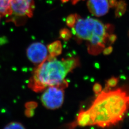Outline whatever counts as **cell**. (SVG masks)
<instances>
[{
    "mask_svg": "<svg viewBox=\"0 0 129 129\" xmlns=\"http://www.w3.org/2000/svg\"><path fill=\"white\" fill-rule=\"evenodd\" d=\"M25 114L27 117H32L34 115V110L26 109L25 111Z\"/></svg>",
    "mask_w": 129,
    "mask_h": 129,
    "instance_id": "cell-19",
    "label": "cell"
},
{
    "mask_svg": "<svg viewBox=\"0 0 129 129\" xmlns=\"http://www.w3.org/2000/svg\"><path fill=\"white\" fill-rule=\"evenodd\" d=\"M129 97L126 92L119 88L113 91H102L88 110L91 125L105 128L122 120L127 110Z\"/></svg>",
    "mask_w": 129,
    "mask_h": 129,
    "instance_id": "cell-1",
    "label": "cell"
},
{
    "mask_svg": "<svg viewBox=\"0 0 129 129\" xmlns=\"http://www.w3.org/2000/svg\"><path fill=\"white\" fill-rule=\"evenodd\" d=\"M71 1L73 4H76L78 2V1H79V0H71Z\"/></svg>",
    "mask_w": 129,
    "mask_h": 129,
    "instance_id": "cell-23",
    "label": "cell"
},
{
    "mask_svg": "<svg viewBox=\"0 0 129 129\" xmlns=\"http://www.w3.org/2000/svg\"><path fill=\"white\" fill-rule=\"evenodd\" d=\"M64 67L69 73L79 65L78 58L75 57H70L62 60Z\"/></svg>",
    "mask_w": 129,
    "mask_h": 129,
    "instance_id": "cell-11",
    "label": "cell"
},
{
    "mask_svg": "<svg viewBox=\"0 0 129 129\" xmlns=\"http://www.w3.org/2000/svg\"><path fill=\"white\" fill-rule=\"evenodd\" d=\"M77 124L81 127L91 125V118L88 110L81 111L77 119Z\"/></svg>",
    "mask_w": 129,
    "mask_h": 129,
    "instance_id": "cell-8",
    "label": "cell"
},
{
    "mask_svg": "<svg viewBox=\"0 0 129 129\" xmlns=\"http://www.w3.org/2000/svg\"><path fill=\"white\" fill-rule=\"evenodd\" d=\"M76 22L74 25L75 35L79 39L89 42L88 50L93 55L102 52L109 34L105 26L99 20L92 18L83 19L75 14Z\"/></svg>",
    "mask_w": 129,
    "mask_h": 129,
    "instance_id": "cell-3",
    "label": "cell"
},
{
    "mask_svg": "<svg viewBox=\"0 0 129 129\" xmlns=\"http://www.w3.org/2000/svg\"><path fill=\"white\" fill-rule=\"evenodd\" d=\"M116 7V16L120 17L124 14L126 9V4L124 1H120L117 3Z\"/></svg>",
    "mask_w": 129,
    "mask_h": 129,
    "instance_id": "cell-12",
    "label": "cell"
},
{
    "mask_svg": "<svg viewBox=\"0 0 129 129\" xmlns=\"http://www.w3.org/2000/svg\"><path fill=\"white\" fill-rule=\"evenodd\" d=\"M33 0H10L12 14L19 17H31L34 7Z\"/></svg>",
    "mask_w": 129,
    "mask_h": 129,
    "instance_id": "cell-5",
    "label": "cell"
},
{
    "mask_svg": "<svg viewBox=\"0 0 129 129\" xmlns=\"http://www.w3.org/2000/svg\"><path fill=\"white\" fill-rule=\"evenodd\" d=\"M87 5L90 12L97 17L106 14L109 8L108 0H88Z\"/></svg>",
    "mask_w": 129,
    "mask_h": 129,
    "instance_id": "cell-7",
    "label": "cell"
},
{
    "mask_svg": "<svg viewBox=\"0 0 129 129\" xmlns=\"http://www.w3.org/2000/svg\"><path fill=\"white\" fill-rule=\"evenodd\" d=\"M37 106V103L36 102H28L25 103V107L26 109H35Z\"/></svg>",
    "mask_w": 129,
    "mask_h": 129,
    "instance_id": "cell-17",
    "label": "cell"
},
{
    "mask_svg": "<svg viewBox=\"0 0 129 129\" xmlns=\"http://www.w3.org/2000/svg\"><path fill=\"white\" fill-rule=\"evenodd\" d=\"M47 48L49 53V55L53 57L60 55L62 51V46L60 41L52 43L48 45Z\"/></svg>",
    "mask_w": 129,
    "mask_h": 129,
    "instance_id": "cell-9",
    "label": "cell"
},
{
    "mask_svg": "<svg viewBox=\"0 0 129 129\" xmlns=\"http://www.w3.org/2000/svg\"><path fill=\"white\" fill-rule=\"evenodd\" d=\"M119 81V79L115 77H112L109 79H108L107 81V88H112L115 87L117 85Z\"/></svg>",
    "mask_w": 129,
    "mask_h": 129,
    "instance_id": "cell-15",
    "label": "cell"
},
{
    "mask_svg": "<svg viewBox=\"0 0 129 129\" xmlns=\"http://www.w3.org/2000/svg\"><path fill=\"white\" fill-rule=\"evenodd\" d=\"M4 128L5 129H25V127L20 122H11L6 125Z\"/></svg>",
    "mask_w": 129,
    "mask_h": 129,
    "instance_id": "cell-14",
    "label": "cell"
},
{
    "mask_svg": "<svg viewBox=\"0 0 129 129\" xmlns=\"http://www.w3.org/2000/svg\"><path fill=\"white\" fill-rule=\"evenodd\" d=\"M68 73L62 61L49 55L35 70L28 87L35 92L41 91L47 87L61 85Z\"/></svg>",
    "mask_w": 129,
    "mask_h": 129,
    "instance_id": "cell-2",
    "label": "cell"
},
{
    "mask_svg": "<svg viewBox=\"0 0 129 129\" xmlns=\"http://www.w3.org/2000/svg\"><path fill=\"white\" fill-rule=\"evenodd\" d=\"M117 0H110L109 1V6L111 7H116V5L117 4Z\"/></svg>",
    "mask_w": 129,
    "mask_h": 129,
    "instance_id": "cell-22",
    "label": "cell"
},
{
    "mask_svg": "<svg viewBox=\"0 0 129 129\" xmlns=\"http://www.w3.org/2000/svg\"><path fill=\"white\" fill-rule=\"evenodd\" d=\"M68 86V83L65 80L60 85L48 87L41 98L43 105L49 110H55L61 107L64 100V89Z\"/></svg>",
    "mask_w": 129,
    "mask_h": 129,
    "instance_id": "cell-4",
    "label": "cell"
},
{
    "mask_svg": "<svg viewBox=\"0 0 129 129\" xmlns=\"http://www.w3.org/2000/svg\"><path fill=\"white\" fill-rule=\"evenodd\" d=\"M60 37L64 41H68L72 37V33L67 28L60 30Z\"/></svg>",
    "mask_w": 129,
    "mask_h": 129,
    "instance_id": "cell-13",
    "label": "cell"
},
{
    "mask_svg": "<svg viewBox=\"0 0 129 129\" xmlns=\"http://www.w3.org/2000/svg\"><path fill=\"white\" fill-rule=\"evenodd\" d=\"M113 50V48L112 46H109L104 48L103 50V53L105 55H108L110 54Z\"/></svg>",
    "mask_w": 129,
    "mask_h": 129,
    "instance_id": "cell-20",
    "label": "cell"
},
{
    "mask_svg": "<svg viewBox=\"0 0 129 129\" xmlns=\"http://www.w3.org/2000/svg\"><path fill=\"white\" fill-rule=\"evenodd\" d=\"M61 1H62V3H66V2H67L69 0H61Z\"/></svg>",
    "mask_w": 129,
    "mask_h": 129,
    "instance_id": "cell-24",
    "label": "cell"
},
{
    "mask_svg": "<svg viewBox=\"0 0 129 129\" xmlns=\"http://www.w3.org/2000/svg\"><path fill=\"white\" fill-rule=\"evenodd\" d=\"M93 90L96 95H98L102 91V86L99 83H96L93 86Z\"/></svg>",
    "mask_w": 129,
    "mask_h": 129,
    "instance_id": "cell-18",
    "label": "cell"
},
{
    "mask_svg": "<svg viewBox=\"0 0 129 129\" xmlns=\"http://www.w3.org/2000/svg\"><path fill=\"white\" fill-rule=\"evenodd\" d=\"M76 22V18L75 15L73 14H70L67 17L66 22L68 26L69 27H73Z\"/></svg>",
    "mask_w": 129,
    "mask_h": 129,
    "instance_id": "cell-16",
    "label": "cell"
},
{
    "mask_svg": "<svg viewBox=\"0 0 129 129\" xmlns=\"http://www.w3.org/2000/svg\"><path fill=\"white\" fill-rule=\"evenodd\" d=\"M109 39L110 40V41L111 42V43H113L115 41L117 38V37L115 35L113 34H111L110 36H109L108 37Z\"/></svg>",
    "mask_w": 129,
    "mask_h": 129,
    "instance_id": "cell-21",
    "label": "cell"
},
{
    "mask_svg": "<svg viewBox=\"0 0 129 129\" xmlns=\"http://www.w3.org/2000/svg\"><path fill=\"white\" fill-rule=\"evenodd\" d=\"M12 14L10 0H0V17L11 15Z\"/></svg>",
    "mask_w": 129,
    "mask_h": 129,
    "instance_id": "cell-10",
    "label": "cell"
},
{
    "mask_svg": "<svg viewBox=\"0 0 129 129\" xmlns=\"http://www.w3.org/2000/svg\"><path fill=\"white\" fill-rule=\"evenodd\" d=\"M26 55L28 59L33 63L40 64L48 56V50L41 43H34L28 47Z\"/></svg>",
    "mask_w": 129,
    "mask_h": 129,
    "instance_id": "cell-6",
    "label": "cell"
}]
</instances>
